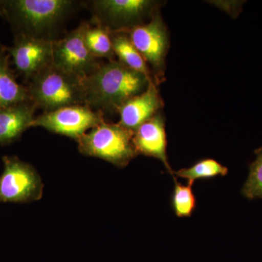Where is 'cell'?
I'll return each mask as SVG.
<instances>
[{
  "label": "cell",
  "instance_id": "e0dca14e",
  "mask_svg": "<svg viewBox=\"0 0 262 262\" xmlns=\"http://www.w3.org/2000/svg\"><path fill=\"white\" fill-rule=\"evenodd\" d=\"M227 173L228 168L227 167L211 158L199 160L189 168L179 169L173 172L174 176L186 179L187 184L192 186L196 181L225 177Z\"/></svg>",
  "mask_w": 262,
  "mask_h": 262
},
{
  "label": "cell",
  "instance_id": "2e32d148",
  "mask_svg": "<svg viewBox=\"0 0 262 262\" xmlns=\"http://www.w3.org/2000/svg\"><path fill=\"white\" fill-rule=\"evenodd\" d=\"M111 33L99 24L87 22L84 32V42L90 52L96 58L115 61Z\"/></svg>",
  "mask_w": 262,
  "mask_h": 262
},
{
  "label": "cell",
  "instance_id": "d6986e66",
  "mask_svg": "<svg viewBox=\"0 0 262 262\" xmlns=\"http://www.w3.org/2000/svg\"><path fill=\"white\" fill-rule=\"evenodd\" d=\"M243 195L249 200L262 199V149L250 165L249 174L241 190Z\"/></svg>",
  "mask_w": 262,
  "mask_h": 262
},
{
  "label": "cell",
  "instance_id": "277c9868",
  "mask_svg": "<svg viewBox=\"0 0 262 262\" xmlns=\"http://www.w3.org/2000/svg\"><path fill=\"white\" fill-rule=\"evenodd\" d=\"M134 131L119 123L103 121L77 141L83 155L100 158L118 168H125L138 154L133 143Z\"/></svg>",
  "mask_w": 262,
  "mask_h": 262
},
{
  "label": "cell",
  "instance_id": "ba28073f",
  "mask_svg": "<svg viewBox=\"0 0 262 262\" xmlns=\"http://www.w3.org/2000/svg\"><path fill=\"white\" fill-rule=\"evenodd\" d=\"M152 5L149 0H94L91 2V22L112 32H121L142 24Z\"/></svg>",
  "mask_w": 262,
  "mask_h": 262
},
{
  "label": "cell",
  "instance_id": "3957f363",
  "mask_svg": "<svg viewBox=\"0 0 262 262\" xmlns=\"http://www.w3.org/2000/svg\"><path fill=\"white\" fill-rule=\"evenodd\" d=\"M29 100L44 113L73 105H85L82 80L52 65L27 85Z\"/></svg>",
  "mask_w": 262,
  "mask_h": 262
},
{
  "label": "cell",
  "instance_id": "9c48e42d",
  "mask_svg": "<svg viewBox=\"0 0 262 262\" xmlns=\"http://www.w3.org/2000/svg\"><path fill=\"white\" fill-rule=\"evenodd\" d=\"M53 41L15 36L11 47H3L15 69L29 82L34 76L53 65Z\"/></svg>",
  "mask_w": 262,
  "mask_h": 262
},
{
  "label": "cell",
  "instance_id": "ffe728a7",
  "mask_svg": "<svg viewBox=\"0 0 262 262\" xmlns=\"http://www.w3.org/2000/svg\"><path fill=\"white\" fill-rule=\"evenodd\" d=\"M0 15L3 16V1L0 0Z\"/></svg>",
  "mask_w": 262,
  "mask_h": 262
},
{
  "label": "cell",
  "instance_id": "9a60e30c",
  "mask_svg": "<svg viewBox=\"0 0 262 262\" xmlns=\"http://www.w3.org/2000/svg\"><path fill=\"white\" fill-rule=\"evenodd\" d=\"M111 36L114 53L118 57L119 61L152 80L145 60L134 47L127 34L122 32H113Z\"/></svg>",
  "mask_w": 262,
  "mask_h": 262
},
{
  "label": "cell",
  "instance_id": "5bb4252c",
  "mask_svg": "<svg viewBox=\"0 0 262 262\" xmlns=\"http://www.w3.org/2000/svg\"><path fill=\"white\" fill-rule=\"evenodd\" d=\"M10 58L3 50L0 53V108L30 101L27 86L18 83L10 67Z\"/></svg>",
  "mask_w": 262,
  "mask_h": 262
},
{
  "label": "cell",
  "instance_id": "7a4b0ae2",
  "mask_svg": "<svg viewBox=\"0 0 262 262\" xmlns=\"http://www.w3.org/2000/svg\"><path fill=\"white\" fill-rule=\"evenodd\" d=\"M75 3L71 0H6L3 16L15 36L55 41Z\"/></svg>",
  "mask_w": 262,
  "mask_h": 262
},
{
  "label": "cell",
  "instance_id": "5b68a950",
  "mask_svg": "<svg viewBox=\"0 0 262 262\" xmlns=\"http://www.w3.org/2000/svg\"><path fill=\"white\" fill-rule=\"evenodd\" d=\"M0 176V203H27L42 198L43 184L40 175L30 164L17 156L3 158Z\"/></svg>",
  "mask_w": 262,
  "mask_h": 262
},
{
  "label": "cell",
  "instance_id": "6da1fadb",
  "mask_svg": "<svg viewBox=\"0 0 262 262\" xmlns=\"http://www.w3.org/2000/svg\"><path fill=\"white\" fill-rule=\"evenodd\" d=\"M150 81L120 61L101 63L82 80L85 105L103 115L117 113L127 100L145 91Z\"/></svg>",
  "mask_w": 262,
  "mask_h": 262
},
{
  "label": "cell",
  "instance_id": "4fadbf2b",
  "mask_svg": "<svg viewBox=\"0 0 262 262\" xmlns=\"http://www.w3.org/2000/svg\"><path fill=\"white\" fill-rule=\"evenodd\" d=\"M36 110L30 101L0 108V146L15 142L32 127Z\"/></svg>",
  "mask_w": 262,
  "mask_h": 262
},
{
  "label": "cell",
  "instance_id": "30bf717a",
  "mask_svg": "<svg viewBox=\"0 0 262 262\" xmlns=\"http://www.w3.org/2000/svg\"><path fill=\"white\" fill-rule=\"evenodd\" d=\"M121 32L127 34L146 62L155 68L163 64L168 46V37L159 15H155L149 23L140 24Z\"/></svg>",
  "mask_w": 262,
  "mask_h": 262
},
{
  "label": "cell",
  "instance_id": "8fae6325",
  "mask_svg": "<svg viewBox=\"0 0 262 262\" xmlns=\"http://www.w3.org/2000/svg\"><path fill=\"white\" fill-rule=\"evenodd\" d=\"M133 143L138 155H145L160 160L173 175L167 157V139L163 117L155 115L134 131Z\"/></svg>",
  "mask_w": 262,
  "mask_h": 262
},
{
  "label": "cell",
  "instance_id": "7c38bea8",
  "mask_svg": "<svg viewBox=\"0 0 262 262\" xmlns=\"http://www.w3.org/2000/svg\"><path fill=\"white\" fill-rule=\"evenodd\" d=\"M163 106L159 92L153 81H150L145 91L123 103L117 113L120 125L132 131L155 117Z\"/></svg>",
  "mask_w": 262,
  "mask_h": 262
},
{
  "label": "cell",
  "instance_id": "ac0fdd59",
  "mask_svg": "<svg viewBox=\"0 0 262 262\" xmlns=\"http://www.w3.org/2000/svg\"><path fill=\"white\" fill-rule=\"evenodd\" d=\"M174 188L171 194V207L174 213L179 218H187L192 215L195 210L196 201L193 192L192 185L183 184L173 177Z\"/></svg>",
  "mask_w": 262,
  "mask_h": 262
},
{
  "label": "cell",
  "instance_id": "52a82bcc",
  "mask_svg": "<svg viewBox=\"0 0 262 262\" xmlns=\"http://www.w3.org/2000/svg\"><path fill=\"white\" fill-rule=\"evenodd\" d=\"M105 121L103 114L87 105L65 106L35 117L32 127H41L53 134L77 141L88 131Z\"/></svg>",
  "mask_w": 262,
  "mask_h": 262
},
{
  "label": "cell",
  "instance_id": "8992f818",
  "mask_svg": "<svg viewBox=\"0 0 262 262\" xmlns=\"http://www.w3.org/2000/svg\"><path fill=\"white\" fill-rule=\"evenodd\" d=\"M87 22L53 41V66L66 73L83 80L101 65L86 46L84 32Z\"/></svg>",
  "mask_w": 262,
  "mask_h": 262
}]
</instances>
